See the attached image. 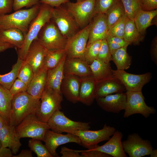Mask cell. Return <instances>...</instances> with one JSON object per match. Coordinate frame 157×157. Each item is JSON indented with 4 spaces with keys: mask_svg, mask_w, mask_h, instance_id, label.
Listing matches in <instances>:
<instances>
[{
    "mask_svg": "<svg viewBox=\"0 0 157 157\" xmlns=\"http://www.w3.org/2000/svg\"><path fill=\"white\" fill-rule=\"evenodd\" d=\"M40 102V99L35 98L27 92L13 95L9 124L16 127L28 115L35 113Z\"/></svg>",
    "mask_w": 157,
    "mask_h": 157,
    "instance_id": "6da1fadb",
    "label": "cell"
},
{
    "mask_svg": "<svg viewBox=\"0 0 157 157\" xmlns=\"http://www.w3.org/2000/svg\"><path fill=\"white\" fill-rule=\"evenodd\" d=\"M53 8L44 3H40L38 12L31 23L26 34L23 45L20 48L17 49L18 58L24 60L30 44L37 38L43 26L51 19Z\"/></svg>",
    "mask_w": 157,
    "mask_h": 157,
    "instance_id": "7a4b0ae2",
    "label": "cell"
},
{
    "mask_svg": "<svg viewBox=\"0 0 157 157\" xmlns=\"http://www.w3.org/2000/svg\"><path fill=\"white\" fill-rule=\"evenodd\" d=\"M40 3L10 14L0 15V29L15 28L26 33L29 26L37 15Z\"/></svg>",
    "mask_w": 157,
    "mask_h": 157,
    "instance_id": "3957f363",
    "label": "cell"
},
{
    "mask_svg": "<svg viewBox=\"0 0 157 157\" xmlns=\"http://www.w3.org/2000/svg\"><path fill=\"white\" fill-rule=\"evenodd\" d=\"M63 95L60 92L45 88L40 99L39 107L35 113L40 121L47 123L52 115L62 108Z\"/></svg>",
    "mask_w": 157,
    "mask_h": 157,
    "instance_id": "277c9868",
    "label": "cell"
},
{
    "mask_svg": "<svg viewBox=\"0 0 157 157\" xmlns=\"http://www.w3.org/2000/svg\"><path fill=\"white\" fill-rule=\"evenodd\" d=\"M49 129L48 124L39 120L35 113L28 115L16 127L20 138H29L43 141L45 133Z\"/></svg>",
    "mask_w": 157,
    "mask_h": 157,
    "instance_id": "5b68a950",
    "label": "cell"
},
{
    "mask_svg": "<svg viewBox=\"0 0 157 157\" xmlns=\"http://www.w3.org/2000/svg\"><path fill=\"white\" fill-rule=\"evenodd\" d=\"M37 39L47 50L65 49L67 41L51 19L42 28Z\"/></svg>",
    "mask_w": 157,
    "mask_h": 157,
    "instance_id": "8992f818",
    "label": "cell"
},
{
    "mask_svg": "<svg viewBox=\"0 0 157 157\" xmlns=\"http://www.w3.org/2000/svg\"><path fill=\"white\" fill-rule=\"evenodd\" d=\"M47 123L49 129L55 132L60 133L66 132L73 134L76 131L89 130L90 128V122L71 120L59 110L56 111L52 115Z\"/></svg>",
    "mask_w": 157,
    "mask_h": 157,
    "instance_id": "52a82bcc",
    "label": "cell"
},
{
    "mask_svg": "<svg viewBox=\"0 0 157 157\" xmlns=\"http://www.w3.org/2000/svg\"><path fill=\"white\" fill-rule=\"evenodd\" d=\"M51 19L63 35L67 39L72 37L80 28L74 17L62 5L53 8Z\"/></svg>",
    "mask_w": 157,
    "mask_h": 157,
    "instance_id": "ba28073f",
    "label": "cell"
},
{
    "mask_svg": "<svg viewBox=\"0 0 157 157\" xmlns=\"http://www.w3.org/2000/svg\"><path fill=\"white\" fill-rule=\"evenodd\" d=\"M95 0H84L80 2L65 3V7L74 17L80 29L88 25L94 13Z\"/></svg>",
    "mask_w": 157,
    "mask_h": 157,
    "instance_id": "9c48e42d",
    "label": "cell"
},
{
    "mask_svg": "<svg viewBox=\"0 0 157 157\" xmlns=\"http://www.w3.org/2000/svg\"><path fill=\"white\" fill-rule=\"evenodd\" d=\"M116 130L114 127L105 124L101 129L96 131L78 130L75 131L73 134L79 138L81 145L88 149H91L96 148L98 143L108 140Z\"/></svg>",
    "mask_w": 157,
    "mask_h": 157,
    "instance_id": "30bf717a",
    "label": "cell"
},
{
    "mask_svg": "<svg viewBox=\"0 0 157 157\" xmlns=\"http://www.w3.org/2000/svg\"><path fill=\"white\" fill-rule=\"evenodd\" d=\"M127 103L123 117L126 118L136 114H141L146 118L156 113V109L146 104L142 91H126Z\"/></svg>",
    "mask_w": 157,
    "mask_h": 157,
    "instance_id": "8fae6325",
    "label": "cell"
},
{
    "mask_svg": "<svg viewBox=\"0 0 157 157\" xmlns=\"http://www.w3.org/2000/svg\"><path fill=\"white\" fill-rule=\"evenodd\" d=\"M90 23L67 39L65 48L67 56L85 60L84 53L89 38Z\"/></svg>",
    "mask_w": 157,
    "mask_h": 157,
    "instance_id": "7c38bea8",
    "label": "cell"
},
{
    "mask_svg": "<svg viewBox=\"0 0 157 157\" xmlns=\"http://www.w3.org/2000/svg\"><path fill=\"white\" fill-rule=\"evenodd\" d=\"M123 149L130 157H141L150 155L153 148L149 141L144 140L137 133L129 135L125 140L122 142Z\"/></svg>",
    "mask_w": 157,
    "mask_h": 157,
    "instance_id": "4fadbf2b",
    "label": "cell"
},
{
    "mask_svg": "<svg viewBox=\"0 0 157 157\" xmlns=\"http://www.w3.org/2000/svg\"><path fill=\"white\" fill-rule=\"evenodd\" d=\"M114 76L118 79L125 87L126 91H142L143 87L150 81L152 74L147 72L141 74H135L125 70L112 69Z\"/></svg>",
    "mask_w": 157,
    "mask_h": 157,
    "instance_id": "5bb4252c",
    "label": "cell"
},
{
    "mask_svg": "<svg viewBox=\"0 0 157 157\" xmlns=\"http://www.w3.org/2000/svg\"><path fill=\"white\" fill-rule=\"evenodd\" d=\"M43 141L47 149L53 157H59L56 150L61 145L70 142L81 144L80 138L76 135L70 133L63 134L55 132L49 129L46 132Z\"/></svg>",
    "mask_w": 157,
    "mask_h": 157,
    "instance_id": "9a60e30c",
    "label": "cell"
},
{
    "mask_svg": "<svg viewBox=\"0 0 157 157\" xmlns=\"http://www.w3.org/2000/svg\"><path fill=\"white\" fill-rule=\"evenodd\" d=\"M95 99L99 106L108 112L118 113L124 110L126 106V92L111 94Z\"/></svg>",
    "mask_w": 157,
    "mask_h": 157,
    "instance_id": "2e32d148",
    "label": "cell"
},
{
    "mask_svg": "<svg viewBox=\"0 0 157 157\" xmlns=\"http://www.w3.org/2000/svg\"><path fill=\"white\" fill-rule=\"evenodd\" d=\"M47 51L36 39L30 44L24 63L31 66L34 73L37 72L43 66Z\"/></svg>",
    "mask_w": 157,
    "mask_h": 157,
    "instance_id": "e0dca14e",
    "label": "cell"
},
{
    "mask_svg": "<svg viewBox=\"0 0 157 157\" xmlns=\"http://www.w3.org/2000/svg\"><path fill=\"white\" fill-rule=\"evenodd\" d=\"M90 23L89 36L87 44L106 39L108 28L105 14H95Z\"/></svg>",
    "mask_w": 157,
    "mask_h": 157,
    "instance_id": "ac0fdd59",
    "label": "cell"
},
{
    "mask_svg": "<svg viewBox=\"0 0 157 157\" xmlns=\"http://www.w3.org/2000/svg\"><path fill=\"white\" fill-rule=\"evenodd\" d=\"M64 75H74L80 78L92 76L90 65L79 58L66 57L64 65Z\"/></svg>",
    "mask_w": 157,
    "mask_h": 157,
    "instance_id": "d6986e66",
    "label": "cell"
},
{
    "mask_svg": "<svg viewBox=\"0 0 157 157\" xmlns=\"http://www.w3.org/2000/svg\"><path fill=\"white\" fill-rule=\"evenodd\" d=\"M80 82V77L66 75H64L61 83V93L68 101L73 104L79 102Z\"/></svg>",
    "mask_w": 157,
    "mask_h": 157,
    "instance_id": "ffe728a7",
    "label": "cell"
},
{
    "mask_svg": "<svg viewBox=\"0 0 157 157\" xmlns=\"http://www.w3.org/2000/svg\"><path fill=\"white\" fill-rule=\"evenodd\" d=\"M111 138L102 145H98L92 150L98 151L108 154L112 157H126L122 145V139L123 134L121 132L116 130Z\"/></svg>",
    "mask_w": 157,
    "mask_h": 157,
    "instance_id": "44dd1931",
    "label": "cell"
},
{
    "mask_svg": "<svg viewBox=\"0 0 157 157\" xmlns=\"http://www.w3.org/2000/svg\"><path fill=\"white\" fill-rule=\"evenodd\" d=\"M20 139L14 126L6 124L0 129V141L2 146L8 147L13 154L19 151L22 145Z\"/></svg>",
    "mask_w": 157,
    "mask_h": 157,
    "instance_id": "7402d4cb",
    "label": "cell"
},
{
    "mask_svg": "<svg viewBox=\"0 0 157 157\" xmlns=\"http://www.w3.org/2000/svg\"><path fill=\"white\" fill-rule=\"evenodd\" d=\"M80 78L79 102L90 106L95 99L97 83L92 76Z\"/></svg>",
    "mask_w": 157,
    "mask_h": 157,
    "instance_id": "603a6c76",
    "label": "cell"
},
{
    "mask_svg": "<svg viewBox=\"0 0 157 157\" xmlns=\"http://www.w3.org/2000/svg\"><path fill=\"white\" fill-rule=\"evenodd\" d=\"M126 91L121 82L114 76L97 83L95 99L114 93H122Z\"/></svg>",
    "mask_w": 157,
    "mask_h": 157,
    "instance_id": "cb8c5ba5",
    "label": "cell"
},
{
    "mask_svg": "<svg viewBox=\"0 0 157 157\" xmlns=\"http://www.w3.org/2000/svg\"><path fill=\"white\" fill-rule=\"evenodd\" d=\"M47 70L43 66L34 73L27 92L35 99H40L44 89Z\"/></svg>",
    "mask_w": 157,
    "mask_h": 157,
    "instance_id": "d4e9b609",
    "label": "cell"
},
{
    "mask_svg": "<svg viewBox=\"0 0 157 157\" xmlns=\"http://www.w3.org/2000/svg\"><path fill=\"white\" fill-rule=\"evenodd\" d=\"M65 57L55 67L47 70L45 88L60 92V87L64 76V65Z\"/></svg>",
    "mask_w": 157,
    "mask_h": 157,
    "instance_id": "484cf974",
    "label": "cell"
},
{
    "mask_svg": "<svg viewBox=\"0 0 157 157\" xmlns=\"http://www.w3.org/2000/svg\"><path fill=\"white\" fill-rule=\"evenodd\" d=\"M26 34L17 28L0 29V43H9L19 49L23 44Z\"/></svg>",
    "mask_w": 157,
    "mask_h": 157,
    "instance_id": "4316f807",
    "label": "cell"
},
{
    "mask_svg": "<svg viewBox=\"0 0 157 157\" xmlns=\"http://www.w3.org/2000/svg\"><path fill=\"white\" fill-rule=\"evenodd\" d=\"M90 66L92 76L97 83L114 76L110 63H105L97 59Z\"/></svg>",
    "mask_w": 157,
    "mask_h": 157,
    "instance_id": "83f0119b",
    "label": "cell"
},
{
    "mask_svg": "<svg viewBox=\"0 0 157 157\" xmlns=\"http://www.w3.org/2000/svg\"><path fill=\"white\" fill-rule=\"evenodd\" d=\"M13 97L9 89L0 84V115L9 124Z\"/></svg>",
    "mask_w": 157,
    "mask_h": 157,
    "instance_id": "f1b7e54d",
    "label": "cell"
},
{
    "mask_svg": "<svg viewBox=\"0 0 157 157\" xmlns=\"http://www.w3.org/2000/svg\"><path fill=\"white\" fill-rule=\"evenodd\" d=\"M157 15V9L148 11L141 9L139 10L133 20L137 30L140 34H144L147 28L152 25V21Z\"/></svg>",
    "mask_w": 157,
    "mask_h": 157,
    "instance_id": "f546056e",
    "label": "cell"
},
{
    "mask_svg": "<svg viewBox=\"0 0 157 157\" xmlns=\"http://www.w3.org/2000/svg\"><path fill=\"white\" fill-rule=\"evenodd\" d=\"M128 46L114 50L111 52L112 60L115 65L117 70H126L130 67L131 58L127 52Z\"/></svg>",
    "mask_w": 157,
    "mask_h": 157,
    "instance_id": "4dcf8cb0",
    "label": "cell"
},
{
    "mask_svg": "<svg viewBox=\"0 0 157 157\" xmlns=\"http://www.w3.org/2000/svg\"><path fill=\"white\" fill-rule=\"evenodd\" d=\"M123 38L130 44H138L144 39L138 31L133 20L127 17L125 25Z\"/></svg>",
    "mask_w": 157,
    "mask_h": 157,
    "instance_id": "1f68e13d",
    "label": "cell"
},
{
    "mask_svg": "<svg viewBox=\"0 0 157 157\" xmlns=\"http://www.w3.org/2000/svg\"><path fill=\"white\" fill-rule=\"evenodd\" d=\"M105 14L108 30L111 26L125 14L121 0L111 6Z\"/></svg>",
    "mask_w": 157,
    "mask_h": 157,
    "instance_id": "d6a6232c",
    "label": "cell"
},
{
    "mask_svg": "<svg viewBox=\"0 0 157 157\" xmlns=\"http://www.w3.org/2000/svg\"><path fill=\"white\" fill-rule=\"evenodd\" d=\"M66 56L67 55L65 49L47 50L43 66L47 70L53 68Z\"/></svg>",
    "mask_w": 157,
    "mask_h": 157,
    "instance_id": "836d02e7",
    "label": "cell"
},
{
    "mask_svg": "<svg viewBox=\"0 0 157 157\" xmlns=\"http://www.w3.org/2000/svg\"><path fill=\"white\" fill-rule=\"evenodd\" d=\"M23 63L24 60L18 58L16 63L13 65L10 72L4 74H0V84L9 90L17 78L19 70Z\"/></svg>",
    "mask_w": 157,
    "mask_h": 157,
    "instance_id": "e575fe53",
    "label": "cell"
},
{
    "mask_svg": "<svg viewBox=\"0 0 157 157\" xmlns=\"http://www.w3.org/2000/svg\"><path fill=\"white\" fill-rule=\"evenodd\" d=\"M101 40H97L87 44L85 50V60L90 65L97 58Z\"/></svg>",
    "mask_w": 157,
    "mask_h": 157,
    "instance_id": "d590c367",
    "label": "cell"
},
{
    "mask_svg": "<svg viewBox=\"0 0 157 157\" xmlns=\"http://www.w3.org/2000/svg\"><path fill=\"white\" fill-rule=\"evenodd\" d=\"M28 146L38 157H53L40 140L31 138L28 141Z\"/></svg>",
    "mask_w": 157,
    "mask_h": 157,
    "instance_id": "8d00e7d4",
    "label": "cell"
},
{
    "mask_svg": "<svg viewBox=\"0 0 157 157\" xmlns=\"http://www.w3.org/2000/svg\"><path fill=\"white\" fill-rule=\"evenodd\" d=\"M127 16L125 14L109 29L107 35L123 38Z\"/></svg>",
    "mask_w": 157,
    "mask_h": 157,
    "instance_id": "74e56055",
    "label": "cell"
},
{
    "mask_svg": "<svg viewBox=\"0 0 157 157\" xmlns=\"http://www.w3.org/2000/svg\"><path fill=\"white\" fill-rule=\"evenodd\" d=\"M125 14L130 19L133 20L136 14L141 9L138 3L133 0H121Z\"/></svg>",
    "mask_w": 157,
    "mask_h": 157,
    "instance_id": "f35d334b",
    "label": "cell"
},
{
    "mask_svg": "<svg viewBox=\"0 0 157 157\" xmlns=\"http://www.w3.org/2000/svg\"><path fill=\"white\" fill-rule=\"evenodd\" d=\"M31 66L23 63L18 72L17 78L21 80L28 86L34 75Z\"/></svg>",
    "mask_w": 157,
    "mask_h": 157,
    "instance_id": "ab89813d",
    "label": "cell"
},
{
    "mask_svg": "<svg viewBox=\"0 0 157 157\" xmlns=\"http://www.w3.org/2000/svg\"><path fill=\"white\" fill-rule=\"evenodd\" d=\"M97 59L106 63L112 60L111 53L106 39L101 40Z\"/></svg>",
    "mask_w": 157,
    "mask_h": 157,
    "instance_id": "60d3db41",
    "label": "cell"
},
{
    "mask_svg": "<svg viewBox=\"0 0 157 157\" xmlns=\"http://www.w3.org/2000/svg\"><path fill=\"white\" fill-rule=\"evenodd\" d=\"M106 39L110 51L119 48L128 46L130 43L126 41L123 38L107 35Z\"/></svg>",
    "mask_w": 157,
    "mask_h": 157,
    "instance_id": "b9f144b4",
    "label": "cell"
},
{
    "mask_svg": "<svg viewBox=\"0 0 157 157\" xmlns=\"http://www.w3.org/2000/svg\"><path fill=\"white\" fill-rule=\"evenodd\" d=\"M120 0H95V14H105L112 5Z\"/></svg>",
    "mask_w": 157,
    "mask_h": 157,
    "instance_id": "7bdbcfd3",
    "label": "cell"
},
{
    "mask_svg": "<svg viewBox=\"0 0 157 157\" xmlns=\"http://www.w3.org/2000/svg\"><path fill=\"white\" fill-rule=\"evenodd\" d=\"M40 3L39 0H13V10L15 11L24 7L31 8Z\"/></svg>",
    "mask_w": 157,
    "mask_h": 157,
    "instance_id": "ee69618b",
    "label": "cell"
},
{
    "mask_svg": "<svg viewBox=\"0 0 157 157\" xmlns=\"http://www.w3.org/2000/svg\"><path fill=\"white\" fill-rule=\"evenodd\" d=\"M28 86L21 80L17 78L9 89L13 95L22 92H27Z\"/></svg>",
    "mask_w": 157,
    "mask_h": 157,
    "instance_id": "f6af8a7d",
    "label": "cell"
},
{
    "mask_svg": "<svg viewBox=\"0 0 157 157\" xmlns=\"http://www.w3.org/2000/svg\"><path fill=\"white\" fill-rule=\"evenodd\" d=\"M140 8L145 11L157 9V0H137Z\"/></svg>",
    "mask_w": 157,
    "mask_h": 157,
    "instance_id": "bcb514c9",
    "label": "cell"
},
{
    "mask_svg": "<svg viewBox=\"0 0 157 157\" xmlns=\"http://www.w3.org/2000/svg\"><path fill=\"white\" fill-rule=\"evenodd\" d=\"M83 157H112L110 156L101 151L92 149L77 150Z\"/></svg>",
    "mask_w": 157,
    "mask_h": 157,
    "instance_id": "7dc6e473",
    "label": "cell"
},
{
    "mask_svg": "<svg viewBox=\"0 0 157 157\" xmlns=\"http://www.w3.org/2000/svg\"><path fill=\"white\" fill-rule=\"evenodd\" d=\"M13 0H0V15L7 14L13 10Z\"/></svg>",
    "mask_w": 157,
    "mask_h": 157,
    "instance_id": "c3c4849f",
    "label": "cell"
},
{
    "mask_svg": "<svg viewBox=\"0 0 157 157\" xmlns=\"http://www.w3.org/2000/svg\"><path fill=\"white\" fill-rule=\"evenodd\" d=\"M60 153L61 157H83L76 150L70 149L65 147L61 148Z\"/></svg>",
    "mask_w": 157,
    "mask_h": 157,
    "instance_id": "681fc988",
    "label": "cell"
},
{
    "mask_svg": "<svg viewBox=\"0 0 157 157\" xmlns=\"http://www.w3.org/2000/svg\"><path fill=\"white\" fill-rule=\"evenodd\" d=\"M150 54L152 60L157 64V38L155 37L152 41L150 48Z\"/></svg>",
    "mask_w": 157,
    "mask_h": 157,
    "instance_id": "f907efd6",
    "label": "cell"
},
{
    "mask_svg": "<svg viewBox=\"0 0 157 157\" xmlns=\"http://www.w3.org/2000/svg\"><path fill=\"white\" fill-rule=\"evenodd\" d=\"M41 3H44L53 7H57L65 4L69 1V0H40Z\"/></svg>",
    "mask_w": 157,
    "mask_h": 157,
    "instance_id": "816d5d0a",
    "label": "cell"
},
{
    "mask_svg": "<svg viewBox=\"0 0 157 157\" xmlns=\"http://www.w3.org/2000/svg\"><path fill=\"white\" fill-rule=\"evenodd\" d=\"M9 148L2 146L0 148V157H13V155Z\"/></svg>",
    "mask_w": 157,
    "mask_h": 157,
    "instance_id": "f5cc1de1",
    "label": "cell"
},
{
    "mask_svg": "<svg viewBox=\"0 0 157 157\" xmlns=\"http://www.w3.org/2000/svg\"><path fill=\"white\" fill-rule=\"evenodd\" d=\"M31 150L27 149L23 150L18 155H13V157H32Z\"/></svg>",
    "mask_w": 157,
    "mask_h": 157,
    "instance_id": "db71d44e",
    "label": "cell"
},
{
    "mask_svg": "<svg viewBox=\"0 0 157 157\" xmlns=\"http://www.w3.org/2000/svg\"><path fill=\"white\" fill-rule=\"evenodd\" d=\"M13 47H14L13 46L9 43H0V52L3 51Z\"/></svg>",
    "mask_w": 157,
    "mask_h": 157,
    "instance_id": "11a10c76",
    "label": "cell"
},
{
    "mask_svg": "<svg viewBox=\"0 0 157 157\" xmlns=\"http://www.w3.org/2000/svg\"><path fill=\"white\" fill-rule=\"evenodd\" d=\"M150 155L151 157H157V149H153L152 152Z\"/></svg>",
    "mask_w": 157,
    "mask_h": 157,
    "instance_id": "9f6ffc18",
    "label": "cell"
},
{
    "mask_svg": "<svg viewBox=\"0 0 157 157\" xmlns=\"http://www.w3.org/2000/svg\"><path fill=\"white\" fill-rule=\"evenodd\" d=\"M6 124V122L0 115V129Z\"/></svg>",
    "mask_w": 157,
    "mask_h": 157,
    "instance_id": "6f0895ef",
    "label": "cell"
},
{
    "mask_svg": "<svg viewBox=\"0 0 157 157\" xmlns=\"http://www.w3.org/2000/svg\"><path fill=\"white\" fill-rule=\"evenodd\" d=\"M77 2H80L83 1L84 0H76Z\"/></svg>",
    "mask_w": 157,
    "mask_h": 157,
    "instance_id": "680465c9",
    "label": "cell"
},
{
    "mask_svg": "<svg viewBox=\"0 0 157 157\" xmlns=\"http://www.w3.org/2000/svg\"><path fill=\"white\" fill-rule=\"evenodd\" d=\"M1 146H2V145H1V142L0 141V148L1 147Z\"/></svg>",
    "mask_w": 157,
    "mask_h": 157,
    "instance_id": "91938a15",
    "label": "cell"
},
{
    "mask_svg": "<svg viewBox=\"0 0 157 157\" xmlns=\"http://www.w3.org/2000/svg\"><path fill=\"white\" fill-rule=\"evenodd\" d=\"M134 1H135L136 2H137V0H133ZM138 3V2H137Z\"/></svg>",
    "mask_w": 157,
    "mask_h": 157,
    "instance_id": "94428289",
    "label": "cell"
}]
</instances>
